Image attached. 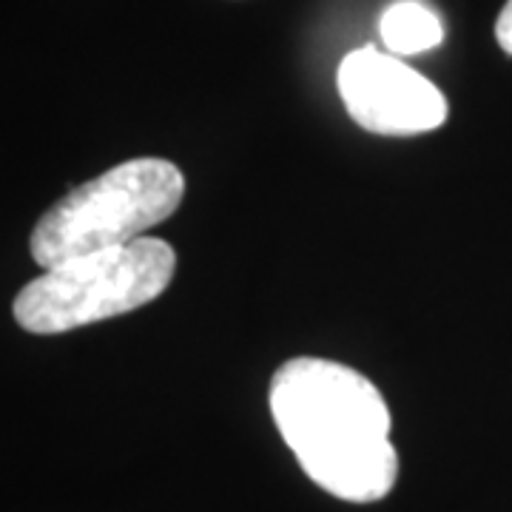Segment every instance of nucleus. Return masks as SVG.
I'll list each match as a JSON object with an SVG mask.
<instances>
[{
  "label": "nucleus",
  "mask_w": 512,
  "mask_h": 512,
  "mask_svg": "<svg viewBox=\"0 0 512 512\" xmlns=\"http://www.w3.org/2000/svg\"><path fill=\"white\" fill-rule=\"evenodd\" d=\"M495 40H498V46L512 55V0L504 3V9H501V15L495 20Z\"/></svg>",
  "instance_id": "obj_6"
},
{
  "label": "nucleus",
  "mask_w": 512,
  "mask_h": 512,
  "mask_svg": "<svg viewBox=\"0 0 512 512\" xmlns=\"http://www.w3.org/2000/svg\"><path fill=\"white\" fill-rule=\"evenodd\" d=\"M174 248L157 237L77 256L23 285L15 296V319L29 333H66L137 311L171 285Z\"/></svg>",
  "instance_id": "obj_3"
},
{
  "label": "nucleus",
  "mask_w": 512,
  "mask_h": 512,
  "mask_svg": "<svg viewBox=\"0 0 512 512\" xmlns=\"http://www.w3.org/2000/svg\"><path fill=\"white\" fill-rule=\"evenodd\" d=\"M279 436L313 484L353 504L382 501L399 478L390 410L359 370L299 356L279 367L268 390Z\"/></svg>",
  "instance_id": "obj_1"
},
{
  "label": "nucleus",
  "mask_w": 512,
  "mask_h": 512,
  "mask_svg": "<svg viewBox=\"0 0 512 512\" xmlns=\"http://www.w3.org/2000/svg\"><path fill=\"white\" fill-rule=\"evenodd\" d=\"M379 32L390 55H421L441 46L444 23L421 0H396L379 20Z\"/></svg>",
  "instance_id": "obj_5"
},
{
  "label": "nucleus",
  "mask_w": 512,
  "mask_h": 512,
  "mask_svg": "<svg viewBox=\"0 0 512 512\" xmlns=\"http://www.w3.org/2000/svg\"><path fill=\"white\" fill-rule=\"evenodd\" d=\"M336 86L348 114L373 134L416 137L447 120V97L416 69L376 46H362L339 63Z\"/></svg>",
  "instance_id": "obj_4"
},
{
  "label": "nucleus",
  "mask_w": 512,
  "mask_h": 512,
  "mask_svg": "<svg viewBox=\"0 0 512 512\" xmlns=\"http://www.w3.org/2000/svg\"><path fill=\"white\" fill-rule=\"evenodd\" d=\"M183 171L168 160L140 157L103 171L55 202L32 231L37 265L55 268L77 256L146 237L183 202Z\"/></svg>",
  "instance_id": "obj_2"
}]
</instances>
